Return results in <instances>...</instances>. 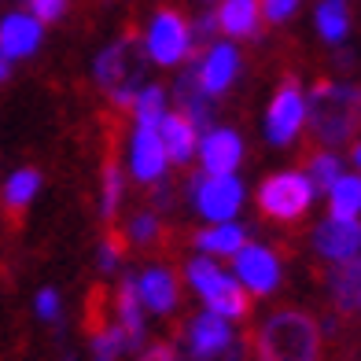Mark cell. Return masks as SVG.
Wrapping results in <instances>:
<instances>
[{
	"label": "cell",
	"instance_id": "cell-1",
	"mask_svg": "<svg viewBox=\"0 0 361 361\" xmlns=\"http://www.w3.org/2000/svg\"><path fill=\"white\" fill-rule=\"evenodd\" d=\"M310 129L321 144H343L361 129V89L317 81L306 104Z\"/></svg>",
	"mask_w": 361,
	"mask_h": 361
},
{
	"label": "cell",
	"instance_id": "cell-2",
	"mask_svg": "<svg viewBox=\"0 0 361 361\" xmlns=\"http://www.w3.org/2000/svg\"><path fill=\"white\" fill-rule=\"evenodd\" d=\"M258 361H321V332L302 310H281L258 332Z\"/></svg>",
	"mask_w": 361,
	"mask_h": 361
},
{
	"label": "cell",
	"instance_id": "cell-3",
	"mask_svg": "<svg viewBox=\"0 0 361 361\" xmlns=\"http://www.w3.org/2000/svg\"><path fill=\"white\" fill-rule=\"evenodd\" d=\"M144 59H147V48L137 37H126L118 44H111L100 52L96 59V81L111 92L114 107L129 111L137 104V92H140V78H144Z\"/></svg>",
	"mask_w": 361,
	"mask_h": 361
},
{
	"label": "cell",
	"instance_id": "cell-4",
	"mask_svg": "<svg viewBox=\"0 0 361 361\" xmlns=\"http://www.w3.org/2000/svg\"><path fill=\"white\" fill-rule=\"evenodd\" d=\"M188 281L192 288L203 295V302L210 306L207 314H218V317H243L251 310V299L247 291L240 288V281L225 276L214 262L207 258H192L188 262Z\"/></svg>",
	"mask_w": 361,
	"mask_h": 361
},
{
	"label": "cell",
	"instance_id": "cell-5",
	"mask_svg": "<svg viewBox=\"0 0 361 361\" xmlns=\"http://www.w3.org/2000/svg\"><path fill=\"white\" fill-rule=\"evenodd\" d=\"M310 203H314V188H310L306 173H273L262 180L258 188V210L273 221H299Z\"/></svg>",
	"mask_w": 361,
	"mask_h": 361
},
{
	"label": "cell",
	"instance_id": "cell-6",
	"mask_svg": "<svg viewBox=\"0 0 361 361\" xmlns=\"http://www.w3.org/2000/svg\"><path fill=\"white\" fill-rule=\"evenodd\" d=\"M144 48H147V56H152L155 63H162V67H173V63L188 59L192 30H188L185 19H180V11H173V8L155 11L152 30H147V37H144Z\"/></svg>",
	"mask_w": 361,
	"mask_h": 361
},
{
	"label": "cell",
	"instance_id": "cell-7",
	"mask_svg": "<svg viewBox=\"0 0 361 361\" xmlns=\"http://www.w3.org/2000/svg\"><path fill=\"white\" fill-rule=\"evenodd\" d=\"M188 192H192L195 207H200V214L210 218V221H218V225H225L240 210V203H243V185L233 173H228V177H207V173H200V177H192Z\"/></svg>",
	"mask_w": 361,
	"mask_h": 361
},
{
	"label": "cell",
	"instance_id": "cell-8",
	"mask_svg": "<svg viewBox=\"0 0 361 361\" xmlns=\"http://www.w3.org/2000/svg\"><path fill=\"white\" fill-rule=\"evenodd\" d=\"M306 122V100L299 92V81L288 78L281 89H276L273 104H269V114H266V133L273 144H291L299 137V129Z\"/></svg>",
	"mask_w": 361,
	"mask_h": 361
},
{
	"label": "cell",
	"instance_id": "cell-9",
	"mask_svg": "<svg viewBox=\"0 0 361 361\" xmlns=\"http://www.w3.org/2000/svg\"><path fill=\"white\" fill-rule=\"evenodd\" d=\"M236 276L255 295H269L276 284H281V262H276V255L269 247H262V243H247V247L236 255Z\"/></svg>",
	"mask_w": 361,
	"mask_h": 361
},
{
	"label": "cell",
	"instance_id": "cell-10",
	"mask_svg": "<svg viewBox=\"0 0 361 361\" xmlns=\"http://www.w3.org/2000/svg\"><path fill=\"white\" fill-rule=\"evenodd\" d=\"M243 155V144L233 129H210L200 140V159H203V173L207 177H228L236 170V162Z\"/></svg>",
	"mask_w": 361,
	"mask_h": 361
},
{
	"label": "cell",
	"instance_id": "cell-11",
	"mask_svg": "<svg viewBox=\"0 0 361 361\" xmlns=\"http://www.w3.org/2000/svg\"><path fill=\"white\" fill-rule=\"evenodd\" d=\"M314 247L324 258H332V262L357 258L361 255V225L357 221H336V218H328L324 225H317Z\"/></svg>",
	"mask_w": 361,
	"mask_h": 361
},
{
	"label": "cell",
	"instance_id": "cell-12",
	"mask_svg": "<svg viewBox=\"0 0 361 361\" xmlns=\"http://www.w3.org/2000/svg\"><path fill=\"white\" fill-rule=\"evenodd\" d=\"M240 71V56L233 44H214L210 52L195 63V74H200V85L207 96H218L233 85V78Z\"/></svg>",
	"mask_w": 361,
	"mask_h": 361
},
{
	"label": "cell",
	"instance_id": "cell-13",
	"mask_svg": "<svg viewBox=\"0 0 361 361\" xmlns=\"http://www.w3.org/2000/svg\"><path fill=\"white\" fill-rule=\"evenodd\" d=\"M37 44H41V23L34 15H4V23H0V56L23 59L37 52Z\"/></svg>",
	"mask_w": 361,
	"mask_h": 361
},
{
	"label": "cell",
	"instance_id": "cell-14",
	"mask_svg": "<svg viewBox=\"0 0 361 361\" xmlns=\"http://www.w3.org/2000/svg\"><path fill=\"white\" fill-rule=\"evenodd\" d=\"M177 114H185L195 129H207L210 118H214V107H210V96L200 85L195 67H188L185 74L177 78Z\"/></svg>",
	"mask_w": 361,
	"mask_h": 361
},
{
	"label": "cell",
	"instance_id": "cell-15",
	"mask_svg": "<svg viewBox=\"0 0 361 361\" xmlns=\"http://www.w3.org/2000/svg\"><path fill=\"white\" fill-rule=\"evenodd\" d=\"M188 343H192V354L200 357V361H207V357L221 354L228 343H233V332H228L225 317H218V314H200V317L192 321V328H188Z\"/></svg>",
	"mask_w": 361,
	"mask_h": 361
},
{
	"label": "cell",
	"instance_id": "cell-16",
	"mask_svg": "<svg viewBox=\"0 0 361 361\" xmlns=\"http://www.w3.org/2000/svg\"><path fill=\"white\" fill-rule=\"evenodd\" d=\"M140 295V306L155 310V314H170V310L180 302V288H177V276H170L166 269H147L137 284Z\"/></svg>",
	"mask_w": 361,
	"mask_h": 361
},
{
	"label": "cell",
	"instance_id": "cell-17",
	"mask_svg": "<svg viewBox=\"0 0 361 361\" xmlns=\"http://www.w3.org/2000/svg\"><path fill=\"white\" fill-rule=\"evenodd\" d=\"M114 317H118L122 339L129 347H137L144 336V317H140V295H137V281L133 276H122L118 281V295H114Z\"/></svg>",
	"mask_w": 361,
	"mask_h": 361
},
{
	"label": "cell",
	"instance_id": "cell-18",
	"mask_svg": "<svg viewBox=\"0 0 361 361\" xmlns=\"http://www.w3.org/2000/svg\"><path fill=\"white\" fill-rule=\"evenodd\" d=\"M159 140H162V152H166V162H188L195 152V126L185 114H162Z\"/></svg>",
	"mask_w": 361,
	"mask_h": 361
},
{
	"label": "cell",
	"instance_id": "cell-19",
	"mask_svg": "<svg viewBox=\"0 0 361 361\" xmlns=\"http://www.w3.org/2000/svg\"><path fill=\"white\" fill-rule=\"evenodd\" d=\"M162 170H166V152H162L159 129H140L137 126V137H133V173L147 185V180H159Z\"/></svg>",
	"mask_w": 361,
	"mask_h": 361
},
{
	"label": "cell",
	"instance_id": "cell-20",
	"mask_svg": "<svg viewBox=\"0 0 361 361\" xmlns=\"http://www.w3.org/2000/svg\"><path fill=\"white\" fill-rule=\"evenodd\" d=\"M258 0H225V4L214 11L218 30H225L228 37H255L258 34Z\"/></svg>",
	"mask_w": 361,
	"mask_h": 361
},
{
	"label": "cell",
	"instance_id": "cell-21",
	"mask_svg": "<svg viewBox=\"0 0 361 361\" xmlns=\"http://www.w3.org/2000/svg\"><path fill=\"white\" fill-rule=\"evenodd\" d=\"M195 247H203L207 255H240L247 247V233H243L240 225H214V228H203V233H195Z\"/></svg>",
	"mask_w": 361,
	"mask_h": 361
},
{
	"label": "cell",
	"instance_id": "cell-22",
	"mask_svg": "<svg viewBox=\"0 0 361 361\" xmlns=\"http://www.w3.org/2000/svg\"><path fill=\"white\" fill-rule=\"evenodd\" d=\"M328 210L336 221H354L361 214V177H339L328 192Z\"/></svg>",
	"mask_w": 361,
	"mask_h": 361
},
{
	"label": "cell",
	"instance_id": "cell-23",
	"mask_svg": "<svg viewBox=\"0 0 361 361\" xmlns=\"http://www.w3.org/2000/svg\"><path fill=\"white\" fill-rule=\"evenodd\" d=\"M332 295H336L339 310H350L361 299V255L336 266V273H332Z\"/></svg>",
	"mask_w": 361,
	"mask_h": 361
},
{
	"label": "cell",
	"instance_id": "cell-24",
	"mask_svg": "<svg viewBox=\"0 0 361 361\" xmlns=\"http://www.w3.org/2000/svg\"><path fill=\"white\" fill-rule=\"evenodd\" d=\"M37 185H41V177H37L34 170H19V173H11V177H8V185H4V214H8L11 221L30 207V200H34Z\"/></svg>",
	"mask_w": 361,
	"mask_h": 361
},
{
	"label": "cell",
	"instance_id": "cell-25",
	"mask_svg": "<svg viewBox=\"0 0 361 361\" xmlns=\"http://www.w3.org/2000/svg\"><path fill=\"white\" fill-rule=\"evenodd\" d=\"M317 30L324 41H343L350 30V19H347V8H343V0H321L317 8Z\"/></svg>",
	"mask_w": 361,
	"mask_h": 361
},
{
	"label": "cell",
	"instance_id": "cell-26",
	"mask_svg": "<svg viewBox=\"0 0 361 361\" xmlns=\"http://www.w3.org/2000/svg\"><path fill=\"white\" fill-rule=\"evenodd\" d=\"M162 104H166V92H162L159 85H147V89L137 92L133 114H137L140 129H159V122H162Z\"/></svg>",
	"mask_w": 361,
	"mask_h": 361
},
{
	"label": "cell",
	"instance_id": "cell-27",
	"mask_svg": "<svg viewBox=\"0 0 361 361\" xmlns=\"http://www.w3.org/2000/svg\"><path fill=\"white\" fill-rule=\"evenodd\" d=\"M339 177H343V166H339V159H336V155L321 152V155L310 159V173H306V180H310V188H314V192H332V185H336Z\"/></svg>",
	"mask_w": 361,
	"mask_h": 361
},
{
	"label": "cell",
	"instance_id": "cell-28",
	"mask_svg": "<svg viewBox=\"0 0 361 361\" xmlns=\"http://www.w3.org/2000/svg\"><path fill=\"white\" fill-rule=\"evenodd\" d=\"M126 236L137 243V247H159V240H162V225L155 214H137L133 221H129L126 228Z\"/></svg>",
	"mask_w": 361,
	"mask_h": 361
},
{
	"label": "cell",
	"instance_id": "cell-29",
	"mask_svg": "<svg viewBox=\"0 0 361 361\" xmlns=\"http://www.w3.org/2000/svg\"><path fill=\"white\" fill-rule=\"evenodd\" d=\"M122 347H126V339H122V328L118 324H107L104 332L92 336V357L96 361H114V357L122 354Z\"/></svg>",
	"mask_w": 361,
	"mask_h": 361
},
{
	"label": "cell",
	"instance_id": "cell-30",
	"mask_svg": "<svg viewBox=\"0 0 361 361\" xmlns=\"http://www.w3.org/2000/svg\"><path fill=\"white\" fill-rule=\"evenodd\" d=\"M118 200H122V173H118V162L107 159L104 166V218H114L118 214Z\"/></svg>",
	"mask_w": 361,
	"mask_h": 361
},
{
	"label": "cell",
	"instance_id": "cell-31",
	"mask_svg": "<svg viewBox=\"0 0 361 361\" xmlns=\"http://www.w3.org/2000/svg\"><path fill=\"white\" fill-rule=\"evenodd\" d=\"M30 11H34L37 23H56L63 11H67V0H26Z\"/></svg>",
	"mask_w": 361,
	"mask_h": 361
},
{
	"label": "cell",
	"instance_id": "cell-32",
	"mask_svg": "<svg viewBox=\"0 0 361 361\" xmlns=\"http://www.w3.org/2000/svg\"><path fill=\"white\" fill-rule=\"evenodd\" d=\"M258 8L266 11V19H269V23H284L288 15L299 8V0H262Z\"/></svg>",
	"mask_w": 361,
	"mask_h": 361
},
{
	"label": "cell",
	"instance_id": "cell-33",
	"mask_svg": "<svg viewBox=\"0 0 361 361\" xmlns=\"http://www.w3.org/2000/svg\"><path fill=\"white\" fill-rule=\"evenodd\" d=\"M37 314H41L44 321H56V317H59V295H56V291H41V295H37Z\"/></svg>",
	"mask_w": 361,
	"mask_h": 361
},
{
	"label": "cell",
	"instance_id": "cell-34",
	"mask_svg": "<svg viewBox=\"0 0 361 361\" xmlns=\"http://www.w3.org/2000/svg\"><path fill=\"white\" fill-rule=\"evenodd\" d=\"M140 361H177V354H173L170 343H159V347H147V354Z\"/></svg>",
	"mask_w": 361,
	"mask_h": 361
},
{
	"label": "cell",
	"instance_id": "cell-35",
	"mask_svg": "<svg viewBox=\"0 0 361 361\" xmlns=\"http://www.w3.org/2000/svg\"><path fill=\"white\" fill-rule=\"evenodd\" d=\"M8 71H11V67H8V59H4V56H0V81H4V78H8Z\"/></svg>",
	"mask_w": 361,
	"mask_h": 361
},
{
	"label": "cell",
	"instance_id": "cell-36",
	"mask_svg": "<svg viewBox=\"0 0 361 361\" xmlns=\"http://www.w3.org/2000/svg\"><path fill=\"white\" fill-rule=\"evenodd\" d=\"M354 162H357V166H361V144L354 147Z\"/></svg>",
	"mask_w": 361,
	"mask_h": 361
},
{
	"label": "cell",
	"instance_id": "cell-37",
	"mask_svg": "<svg viewBox=\"0 0 361 361\" xmlns=\"http://www.w3.org/2000/svg\"><path fill=\"white\" fill-rule=\"evenodd\" d=\"M357 302H361V299H357Z\"/></svg>",
	"mask_w": 361,
	"mask_h": 361
}]
</instances>
